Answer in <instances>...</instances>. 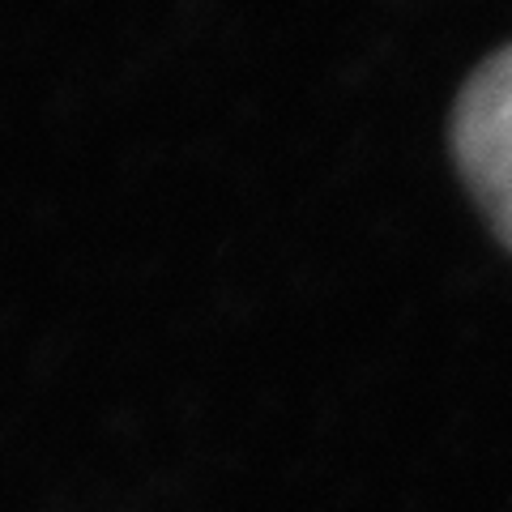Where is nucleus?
<instances>
[{"label":"nucleus","instance_id":"1","mask_svg":"<svg viewBox=\"0 0 512 512\" xmlns=\"http://www.w3.org/2000/svg\"><path fill=\"white\" fill-rule=\"evenodd\" d=\"M448 141L478 214L512 252V43L487 56L461 86Z\"/></svg>","mask_w":512,"mask_h":512}]
</instances>
